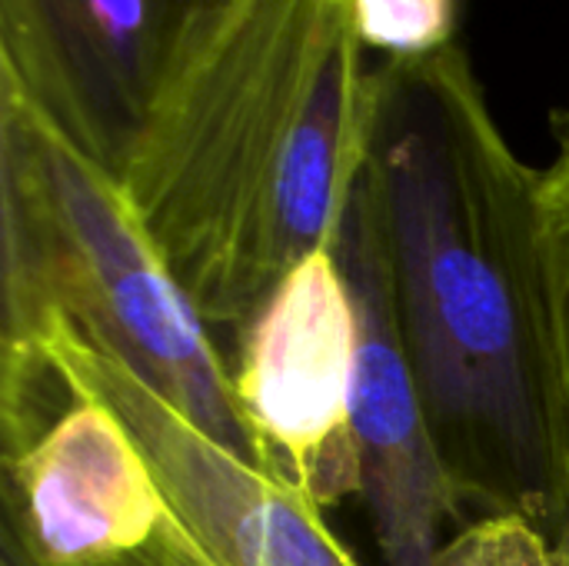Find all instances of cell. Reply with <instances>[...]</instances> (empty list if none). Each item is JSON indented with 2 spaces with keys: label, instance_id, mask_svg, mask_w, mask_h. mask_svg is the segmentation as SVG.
Instances as JSON below:
<instances>
[{
  "label": "cell",
  "instance_id": "obj_1",
  "mask_svg": "<svg viewBox=\"0 0 569 566\" xmlns=\"http://www.w3.org/2000/svg\"><path fill=\"white\" fill-rule=\"evenodd\" d=\"M363 183L393 270L397 314L440 454L493 514L560 517L550 420L537 197L467 53L380 60L367 73Z\"/></svg>",
  "mask_w": 569,
  "mask_h": 566
},
{
  "label": "cell",
  "instance_id": "obj_2",
  "mask_svg": "<svg viewBox=\"0 0 569 566\" xmlns=\"http://www.w3.org/2000/svg\"><path fill=\"white\" fill-rule=\"evenodd\" d=\"M367 73L347 0H250L140 140L120 190L207 327L337 250Z\"/></svg>",
  "mask_w": 569,
  "mask_h": 566
},
{
  "label": "cell",
  "instance_id": "obj_3",
  "mask_svg": "<svg viewBox=\"0 0 569 566\" xmlns=\"http://www.w3.org/2000/svg\"><path fill=\"white\" fill-rule=\"evenodd\" d=\"M3 344L63 310L190 424L260 464L207 320L140 227L120 183L0 93Z\"/></svg>",
  "mask_w": 569,
  "mask_h": 566
},
{
  "label": "cell",
  "instance_id": "obj_4",
  "mask_svg": "<svg viewBox=\"0 0 569 566\" xmlns=\"http://www.w3.org/2000/svg\"><path fill=\"white\" fill-rule=\"evenodd\" d=\"M250 0H0V93L113 183Z\"/></svg>",
  "mask_w": 569,
  "mask_h": 566
},
{
  "label": "cell",
  "instance_id": "obj_5",
  "mask_svg": "<svg viewBox=\"0 0 569 566\" xmlns=\"http://www.w3.org/2000/svg\"><path fill=\"white\" fill-rule=\"evenodd\" d=\"M3 360H43L57 387L120 414L187 534L190 566H360L320 507L207 437L63 310H43L27 337L3 344Z\"/></svg>",
  "mask_w": 569,
  "mask_h": 566
},
{
  "label": "cell",
  "instance_id": "obj_6",
  "mask_svg": "<svg viewBox=\"0 0 569 566\" xmlns=\"http://www.w3.org/2000/svg\"><path fill=\"white\" fill-rule=\"evenodd\" d=\"M230 370L260 467L327 510L360 494L353 434L360 320L333 250L300 260L240 330Z\"/></svg>",
  "mask_w": 569,
  "mask_h": 566
},
{
  "label": "cell",
  "instance_id": "obj_7",
  "mask_svg": "<svg viewBox=\"0 0 569 566\" xmlns=\"http://www.w3.org/2000/svg\"><path fill=\"white\" fill-rule=\"evenodd\" d=\"M333 254L347 270L360 320L353 394L360 497L383 564L430 566L443 547L440 530L460 510L463 494L430 427L397 314L387 244L360 180H353Z\"/></svg>",
  "mask_w": 569,
  "mask_h": 566
},
{
  "label": "cell",
  "instance_id": "obj_8",
  "mask_svg": "<svg viewBox=\"0 0 569 566\" xmlns=\"http://www.w3.org/2000/svg\"><path fill=\"white\" fill-rule=\"evenodd\" d=\"M63 390V387H60ZM3 530L40 566H127L173 540V507L113 407L63 390V407L3 440Z\"/></svg>",
  "mask_w": 569,
  "mask_h": 566
},
{
  "label": "cell",
  "instance_id": "obj_9",
  "mask_svg": "<svg viewBox=\"0 0 569 566\" xmlns=\"http://www.w3.org/2000/svg\"><path fill=\"white\" fill-rule=\"evenodd\" d=\"M537 304L543 340V377L557 434L563 490L569 504V127L560 157L540 170L537 197Z\"/></svg>",
  "mask_w": 569,
  "mask_h": 566
},
{
  "label": "cell",
  "instance_id": "obj_10",
  "mask_svg": "<svg viewBox=\"0 0 569 566\" xmlns=\"http://www.w3.org/2000/svg\"><path fill=\"white\" fill-rule=\"evenodd\" d=\"M430 566H569V510L553 534L527 514H487L447 540Z\"/></svg>",
  "mask_w": 569,
  "mask_h": 566
},
{
  "label": "cell",
  "instance_id": "obj_11",
  "mask_svg": "<svg viewBox=\"0 0 569 566\" xmlns=\"http://www.w3.org/2000/svg\"><path fill=\"white\" fill-rule=\"evenodd\" d=\"M360 47L383 60H417L453 47L460 0H347Z\"/></svg>",
  "mask_w": 569,
  "mask_h": 566
}]
</instances>
